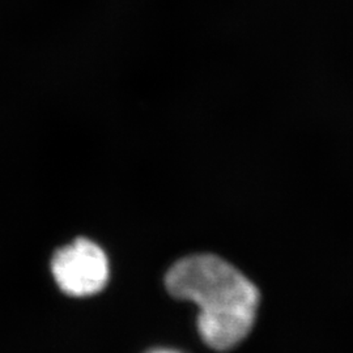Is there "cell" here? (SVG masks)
Segmentation results:
<instances>
[{
	"label": "cell",
	"instance_id": "cell-1",
	"mask_svg": "<svg viewBox=\"0 0 353 353\" xmlns=\"http://www.w3.org/2000/svg\"><path fill=\"white\" fill-rule=\"evenodd\" d=\"M165 287L199 309L198 330L216 351L237 347L252 332L261 293L250 279L214 254L190 255L170 267Z\"/></svg>",
	"mask_w": 353,
	"mask_h": 353
},
{
	"label": "cell",
	"instance_id": "cell-2",
	"mask_svg": "<svg viewBox=\"0 0 353 353\" xmlns=\"http://www.w3.org/2000/svg\"><path fill=\"white\" fill-rule=\"evenodd\" d=\"M51 274L61 290L72 297L101 292L109 281V259L101 246L76 239L52 255Z\"/></svg>",
	"mask_w": 353,
	"mask_h": 353
},
{
	"label": "cell",
	"instance_id": "cell-3",
	"mask_svg": "<svg viewBox=\"0 0 353 353\" xmlns=\"http://www.w3.org/2000/svg\"><path fill=\"white\" fill-rule=\"evenodd\" d=\"M148 353H182L176 350H168V348H159V350H153L151 352Z\"/></svg>",
	"mask_w": 353,
	"mask_h": 353
}]
</instances>
